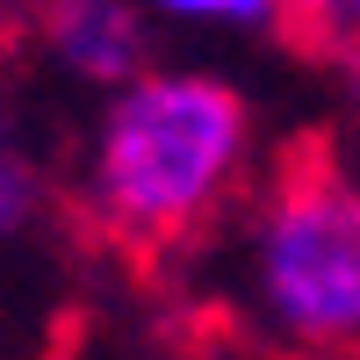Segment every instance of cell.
I'll use <instances>...</instances> for the list:
<instances>
[{"mask_svg": "<svg viewBox=\"0 0 360 360\" xmlns=\"http://www.w3.org/2000/svg\"><path fill=\"white\" fill-rule=\"evenodd\" d=\"M245 144L252 108L238 86L209 72L137 79L101 123L86 188L58 195L65 238L137 295H173L180 266L224 231L245 188Z\"/></svg>", "mask_w": 360, "mask_h": 360, "instance_id": "6da1fadb", "label": "cell"}, {"mask_svg": "<svg viewBox=\"0 0 360 360\" xmlns=\"http://www.w3.org/2000/svg\"><path fill=\"white\" fill-rule=\"evenodd\" d=\"M259 288L310 360H360V173L332 123L288 130L259 166Z\"/></svg>", "mask_w": 360, "mask_h": 360, "instance_id": "7a4b0ae2", "label": "cell"}, {"mask_svg": "<svg viewBox=\"0 0 360 360\" xmlns=\"http://www.w3.org/2000/svg\"><path fill=\"white\" fill-rule=\"evenodd\" d=\"M29 37L58 51L79 79H144L152 37L130 0H29Z\"/></svg>", "mask_w": 360, "mask_h": 360, "instance_id": "3957f363", "label": "cell"}, {"mask_svg": "<svg viewBox=\"0 0 360 360\" xmlns=\"http://www.w3.org/2000/svg\"><path fill=\"white\" fill-rule=\"evenodd\" d=\"M37 202H44V173L29 166V152L15 144L8 115H0V238L22 231L29 217H37Z\"/></svg>", "mask_w": 360, "mask_h": 360, "instance_id": "277c9868", "label": "cell"}, {"mask_svg": "<svg viewBox=\"0 0 360 360\" xmlns=\"http://www.w3.org/2000/svg\"><path fill=\"white\" fill-rule=\"evenodd\" d=\"M159 8H180V15H231V22H266L274 0H159Z\"/></svg>", "mask_w": 360, "mask_h": 360, "instance_id": "5b68a950", "label": "cell"}, {"mask_svg": "<svg viewBox=\"0 0 360 360\" xmlns=\"http://www.w3.org/2000/svg\"><path fill=\"white\" fill-rule=\"evenodd\" d=\"M209 360H281V353H259L252 339H231L224 353H209ZM295 360H310V353H295Z\"/></svg>", "mask_w": 360, "mask_h": 360, "instance_id": "8992f818", "label": "cell"}, {"mask_svg": "<svg viewBox=\"0 0 360 360\" xmlns=\"http://www.w3.org/2000/svg\"><path fill=\"white\" fill-rule=\"evenodd\" d=\"M15 8V0H0V29H22V15H8Z\"/></svg>", "mask_w": 360, "mask_h": 360, "instance_id": "52a82bcc", "label": "cell"}]
</instances>
